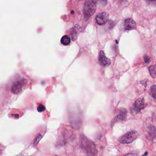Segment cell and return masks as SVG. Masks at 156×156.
I'll list each match as a JSON object with an SVG mask.
<instances>
[{"mask_svg": "<svg viewBox=\"0 0 156 156\" xmlns=\"http://www.w3.org/2000/svg\"><path fill=\"white\" fill-rule=\"evenodd\" d=\"M81 146L82 149L87 155L95 156L98 154V151L94 143L83 136L81 138Z\"/></svg>", "mask_w": 156, "mask_h": 156, "instance_id": "1", "label": "cell"}, {"mask_svg": "<svg viewBox=\"0 0 156 156\" xmlns=\"http://www.w3.org/2000/svg\"><path fill=\"white\" fill-rule=\"evenodd\" d=\"M97 8V0H86L84 7V16L86 20L94 14Z\"/></svg>", "mask_w": 156, "mask_h": 156, "instance_id": "2", "label": "cell"}, {"mask_svg": "<svg viewBox=\"0 0 156 156\" xmlns=\"http://www.w3.org/2000/svg\"><path fill=\"white\" fill-rule=\"evenodd\" d=\"M138 136V134L136 131L132 130L120 137L119 140L122 144H129L136 140Z\"/></svg>", "mask_w": 156, "mask_h": 156, "instance_id": "3", "label": "cell"}, {"mask_svg": "<svg viewBox=\"0 0 156 156\" xmlns=\"http://www.w3.org/2000/svg\"><path fill=\"white\" fill-rule=\"evenodd\" d=\"M26 85V80L24 79L19 80L15 83L11 88V91L15 94H19L24 89Z\"/></svg>", "mask_w": 156, "mask_h": 156, "instance_id": "4", "label": "cell"}, {"mask_svg": "<svg viewBox=\"0 0 156 156\" xmlns=\"http://www.w3.org/2000/svg\"><path fill=\"white\" fill-rule=\"evenodd\" d=\"M147 105V104L145 103L144 98H140L137 100L133 104L132 109L134 113H138L144 109Z\"/></svg>", "mask_w": 156, "mask_h": 156, "instance_id": "5", "label": "cell"}, {"mask_svg": "<svg viewBox=\"0 0 156 156\" xmlns=\"http://www.w3.org/2000/svg\"><path fill=\"white\" fill-rule=\"evenodd\" d=\"M98 62L100 65L104 67L108 66L111 64V61L106 56L104 51H100L98 57Z\"/></svg>", "mask_w": 156, "mask_h": 156, "instance_id": "6", "label": "cell"}, {"mask_svg": "<svg viewBox=\"0 0 156 156\" xmlns=\"http://www.w3.org/2000/svg\"><path fill=\"white\" fill-rule=\"evenodd\" d=\"M108 20V15L106 12H101L96 17V21L99 25L105 24Z\"/></svg>", "mask_w": 156, "mask_h": 156, "instance_id": "7", "label": "cell"}, {"mask_svg": "<svg viewBox=\"0 0 156 156\" xmlns=\"http://www.w3.org/2000/svg\"><path fill=\"white\" fill-rule=\"evenodd\" d=\"M127 116V111L125 109H123L120 111L119 114L115 117L111 121V126H113L115 123L117 122H121L126 119Z\"/></svg>", "mask_w": 156, "mask_h": 156, "instance_id": "8", "label": "cell"}, {"mask_svg": "<svg viewBox=\"0 0 156 156\" xmlns=\"http://www.w3.org/2000/svg\"><path fill=\"white\" fill-rule=\"evenodd\" d=\"M124 26H125V30H134L136 27V22L131 19H126L125 20Z\"/></svg>", "mask_w": 156, "mask_h": 156, "instance_id": "9", "label": "cell"}, {"mask_svg": "<svg viewBox=\"0 0 156 156\" xmlns=\"http://www.w3.org/2000/svg\"><path fill=\"white\" fill-rule=\"evenodd\" d=\"M80 32V27L79 25H76L71 30V34L72 36V40L75 41L76 40Z\"/></svg>", "mask_w": 156, "mask_h": 156, "instance_id": "10", "label": "cell"}, {"mask_svg": "<svg viewBox=\"0 0 156 156\" xmlns=\"http://www.w3.org/2000/svg\"><path fill=\"white\" fill-rule=\"evenodd\" d=\"M148 135L150 140H153L156 137V127L153 125H150L148 128Z\"/></svg>", "mask_w": 156, "mask_h": 156, "instance_id": "11", "label": "cell"}, {"mask_svg": "<svg viewBox=\"0 0 156 156\" xmlns=\"http://www.w3.org/2000/svg\"><path fill=\"white\" fill-rule=\"evenodd\" d=\"M61 43L64 45H68L71 43V39L68 35H64L61 39Z\"/></svg>", "mask_w": 156, "mask_h": 156, "instance_id": "12", "label": "cell"}, {"mask_svg": "<svg viewBox=\"0 0 156 156\" xmlns=\"http://www.w3.org/2000/svg\"><path fill=\"white\" fill-rule=\"evenodd\" d=\"M151 76L153 78L156 77V65L151 66L148 68Z\"/></svg>", "mask_w": 156, "mask_h": 156, "instance_id": "13", "label": "cell"}, {"mask_svg": "<svg viewBox=\"0 0 156 156\" xmlns=\"http://www.w3.org/2000/svg\"><path fill=\"white\" fill-rule=\"evenodd\" d=\"M43 136H42L41 134H37L36 135V137H35V139L34 140V141L33 145L34 146H36L37 144L39 143V141L41 140V139L42 138Z\"/></svg>", "mask_w": 156, "mask_h": 156, "instance_id": "14", "label": "cell"}, {"mask_svg": "<svg viewBox=\"0 0 156 156\" xmlns=\"http://www.w3.org/2000/svg\"><path fill=\"white\" fill-rule=\"evenodd\" d=\"M151 92L152 97L156 99V85H153L151 87Z\"/></svg>", "mask_w": 156, "mask_h": 156, "instance_id": "15", "label": "cell"}, {"mask_svg": "<svg viewBox=\"0 0 156 156\" xmlns=\"http://www.w3.org/2000/svg\"><path fill=\"white\" fill-rule=\"evenodd\" d=\"M45 109V107H44V106L43 105H40L39 106V107H38V108H37V110H38V112H42L43 111H44Z\"/></svg>", "mask_w": 156, "mask_h": 156, "instance_id": "16", "label": "cell"}, {"mask_svg": "<svg viewBox=\"0 0 156 156\" xmlns=\"http://www.w3.org/2000/svg\"><path fill=\"white\" fill-rule=\"evenodd\" d=\"M144 62L146 63H149L151 62V59L147 55H145L144 57Z\"/></svg>", "mask_w": 156, "mask_h": 156, "instance_id": "17", "label": "cell"}, {"mask_svg": "<svg viewBox=\"0 0 156 156\" xmlns=\"http://www.w3.org/2000/svg\"><path fill=\"white\" fill-rule=\"evenodd\" d=\"M99 3L103 6H105L108 3L107 0H98Z\"/></svg>", "mask_w": 156, "mask_h": 156, "instance_id": "18", "label": "cell"}, {"mask_svg": "<svg viewBox=\"0 0 156 156\" xmlns=\"http://www.w3.org/2000/svg\"><path fill=\"white\" fill-rule=\"evenodd\" d=\"M13 115H14V117L15 118H18L19 117V115H15V114H13Z\"/></svg>", "mask_w": 156, "mask_h": 156, "instance_id": "19", "label": "cell"}, {"mask_svg": "<svg viewBox=\"0 0 156 156\" xmlns=\"http://www.w3.org/2000/svg\"><path fill=\"white\" fill-rule=\"evenodd\" d=\"M147 1L149 2H156V0H147Z\"/></svg>", "mask_w": 156, "mask_h": 156, "instance_id": "20", "label": "cell"}, {"mask_svg": "<svg viewBox=\"0 0 156 156\" xmlns=\"http://www.w3.org/2000/svg\"><path fill=\"white\" fill-rule=\"evenodd\" d=\"M121 1H122L126 2V1H128V0H121Z\"/></svg>", "mask_w": 156, "mask_h": 156, "instance_id": "21", "label": "cell"}]
</instances>
